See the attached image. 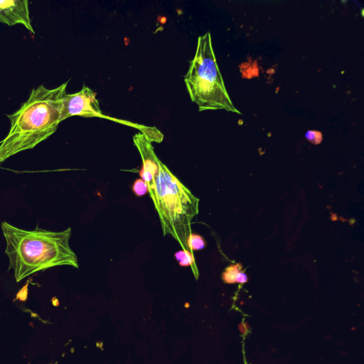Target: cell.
Returning <instances> with one entry per match:
<instances>
[{"mask_svg":"<svg viewBox=\"0 0 364 364\" xmlns=\"http://www.w3.org/2000/svg\"><path fill=\"white\" fill-rule=\"evenodd\" d=\"M0 22L8 26L22 25L32 34H35L31 24L29 2L27 0L0 1Z\"/></svg>","mask_w":364,"mask_h":364,"instance_id":"52a82bcc","label":"cell"},{"mask_svg":"<svg viewBox=\"0 0 364 364\" xmlns=\"http://www.w3.org/2000/svg\"><path fill=\"white\" fill-rule=\"evenodd\" d=\"M305 137L309 142L314 144H320L321 140H322V134H321L320 132H318V131H307V133L305 134Z\"/></svg>","mask_w":364,"mask_h":364,"instance_id":"7c38bea8","label":"cell"},{"mask_svg":"<svg viewBox=\"0 0 364 364\" xmlns=\"http://www.w3.org/2000/svg\"><path fill=\"white\" fill-rule=\"evenodd\" d=\"M174 256L181 266L191 267L192 271H193V273L194 275H195L196 279L198 280L199 271L198 269H197V265H196L193 253L182 250V251L176 252V253H175Z\"/></svg>","mask_w":364,"mask_h":364,"instance_id":"ba28073f","label":"cell"},{"mask_svg":"<svg viewBox=\"0 0 364 364\" xmlns=\"http://www.w3.org/2000/svg\"><path fill=\"white\" fill-rule=\"evenodd\" d=\"M248 281V278L246 273L242 271L238 274L237 277H236V283L244 284Z\"/></svg>","mask_w":364,"mask_h":364,"instance_id":"4fadbf2b","label":"cell"},{"mask_svg":"<svg viewBox=\"0 0 364 364\" xmlns=\"http://www.w3.org/2000/svg\"><path fill=\"white\" fill-rule=\"evenodd\" d=\"M134 145L139 151L142 161V169L139 172L140 177L148 185L152 183L154 176L159 170V162L157 156L154 152L152 142L142 132L134 134Z\"/></svg>","mask_w":364,"mask_h":364,"instance_id":"8992f818","label":"cell"},{"mask_svg":"<svg viewBox=\"0 0 364 364\" xmlns=\"http://www.w3.org/2000/svg\"><path fill=\"white\" fill-rule=\"evenodd\" d=\"M72 116L106 117L100 110L96 93L86 86L77 93L64 97L61 120L64 121Z\"/></svg>","mask_w":364,"mask_h":364,"instance_id":"5b68a950","label":"cell"},{"mask_svg":"<svg viewBox=\"0 0 364 364\" xmlns=\"http://www.w3.org/2000/svg\"><path fill=\"white\" fill-rule=\"evenodd\" d=\"M132 191L137 197H142L149 192L148 185L142 178L136 180L132 186Z\"/></svg>","mask_w":364,"mask_h":364,"instance_id":"8fae6325","label":"cell"},{"mask_svg":"<svg viewBox=\"0 0 364 364\" xmlns=\"http://www.w3.org/2000/svg\"><path fill=\"white\" fill-rule=\"evenodd\" d=\"M2 229L9 257V270L13 269L17 282L32 274L57 266L79 268L76 253L70 247L71 228L60 232L26 231L3 222Z\"/></svg>","mask_w":364,"mask_h":364,"instance_id":"7a4b0ae2","label":"cell"},{"mask_svg":"<svg viewBox=\"0 0 364 364\" xmlns=\"http://www.w3.org/2000/svg\"><path fill=\"white\" fill-rule=\"evenodd\" d=\"M206 246V242L203 238L200 235H190L188 239V248L190 252L193 253L194 251H200L204 249Z\"/></svg>","mask_w":364,"mask_h":364,"instance_id":"30bf717a","label":"cell"},{"mask_svg":"<svg viewBox=\"0 0 364 364\" xmlns=\"http://www.w3.org/2000/svg\"><path fill=\"white\" fill-rule=\"evenodd\" d=\"M148 190L159 215L163 236L170 235L182 250L190 252L188 239L192 234V221L199 214L200 200L161 161Z\"/></svg>","mask_w":364,"mask_h":364,"instance_id":"3957f363","label":"cell"},{"mask_svg":"<svg viewBox=\"0 0 364 364\" xmlns=\"http://www.w3.org/2000/svg\"><path fill=\"white\" fill-rule=\"evenodd\" d=\"M69 82L54 89L44 85L34 88L20 109L7 115L10 129L0 142V163L18 153L33 149L57 130L62 122L63 103Z\"/></svg>","mask_w":364,"mask_h":364,"instance_id":"6da1fadb","label":"cell"},{"mask_svg":"<svg viewBox=\"0 0 364 364\" xmlns=\"http://www.w3.org/2000/svg\"><path fill=\"white\" fill-rule=\"evenodd\" d=\"M185 83L192 102L198 105L200 111L225 110L241 114L226 90L209 32L199 37Z\"/></svg>","mask_w":364,"mask_h":364,"instance_id":"277c9868","label":"cell"},{"mask_svg":"<svg viewBox=\"0 0 364 364\" xmlns=\"http://www.w3.org/2000/svg\"><path fill=\"white\" fill-rule=\"evenodd\" d=\"M242 269L243 265L241 263L228 267L222 274L223 281L227 284L236 283V277L238 274L243 271Z\"/></svg>","mask_w":364,"mask_h":364,"instance_id":"9c48e42d","label":"cell"}]
</instances>
